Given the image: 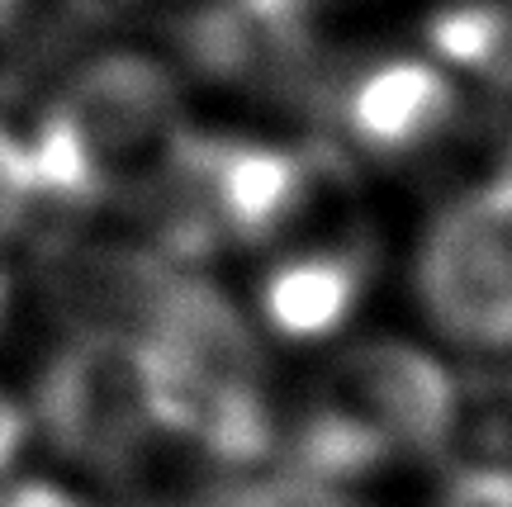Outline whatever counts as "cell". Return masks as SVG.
Instances as JSON below:
<instances>
[{
    "mask_svg": "<svg viewBox=\"0 0 512 507\" xmlns=\"http://www.w3.org/2000/svg\"><path fill=\"white\" fill-rule=\"evenodd\" d=\"M0 507H100V503H95L81 484H72V479L19 470L15 479L0 489Z\"/></svg>",
    "mask_w": 512,
    "mask_h": 507,
    "instance_id": "cell-8",
    "label": "cell"
},
{
    "mask_svg": "<svg viewBox=\"0 0 512 507\" xmlns=\"http://www.w3.org/2000/svg\"><path fill=\"white\" fill-rule=\"evenodd\" d=\"M441 507H512V470L484 465V470L460 474Z\"/></svg>",
    "mask_w": 512,
    "mask_h": 507,
    "instance_id": "cell-10",
    "label": "cell"
},
{
    "mask_svg": "<svg viewBox=\"0 0 512 507\" xmlns=\"http://www.w3.org/2000/svg\"><path fill=\"white\" fill-rule=\"evenodd\" d=\"M427 327L465 356H512V162L465 181L413 256Z\"/></svg>",
    "mask_w": 512,
    "mask_h": 507,
    "instance_id": "cell-4",
    "label": "cell"
},
{
    "mask_svg": "<svg viewBox=\"0 0 512 507\" xmlns=\"http://www.w3.org/2000/svg\"><path fill=\"white\" fill-rule=\"evenodd\" d=\"M347 138L370 162L427 166L470 128L451 72L422 57H394L361 72L342 100Z\"/></svg>",
    "mask_w": 512,
    "mask_h": 507,
    "instance_id": "cell-6",
    "label": "cell"
},
{
    "mask_svg": "<svg viewBox=\"0 0 512 507\" xmlns=\"http://www.w3.org/2000/svg\"><path fill=\"white\" fill-rule=\"evenodd\" d=\"M29 408L34 427L91 474L133 479L166 451H190L181 403L157 351L114 323H95L62 346Z\"/></svg>",
    "mask_w": 512,
    "mask_h": 507,
    "instance_id": "cell-3",
    "label": "cell"
},
{
    "mask_svg": "<svg viewBox=\"0 0 512 507\" xmlns=\"http://www.w3.org/2000/svg\"><path fill=\"white\" fill-rule=\"evenodd\" d=\"M238 474V484L214 493L209 507H356L337 484L299 470V465H285V470L266 474V479H256V465H247Z\"/></svg>",
    "mask_w": 512,
    "mask_h": 507,
    "instance_id": "cell-7",
    "label": "cell"
},
{
    "mask_svg": "<svg viewBox=\"0 0 512 507\" xmlns=\"http://www.w3.org/2000/svg\"><path fill=\"white\" fill-rule=\"evenodd\" d=\"M375 275L370 237L318 214L299 233L261 252L252 323L285 342H332L361 313Z\"/></svg>",
    "mask_w": 512,
    "mask_h": 507,
    "instance_id": "cell-5",
    "label": "cell"
},
{
    "mask_svg": "<svg viewBox=\"0 0 512 507\" xmlns=\"http://www.w3.org/2000/svg\"><path fill=\"white\" fill-rule=\"evenodd\" d=\"M34 436V408L10 380H0V489L19 474L24 446Z\"/></svg>",
    "mask_w": 512,
    "mask_h": 507,
    "instance_id": "cell-9",
    "label": "cell"
},
{
    "mask_svg": "<svg viewBox=\"0 0 512 507\" xmlns=\"http://www.w3.org/2000/svg\"><path fill=\"white\" fill-rule=\"evenodd\" d=\"M15 10H19V0H0V24H10V19H15Z\"/></svg>",
    "mask_w": 512,
    "mask_h": 507,
    "instance_id": "cell-11",
    "label": "cell"
},
{
    "mask_svg": "<svg viewBox=\"0 0 512 507\" xmlns=\"http://www.w3.org/2000/svg\"><path fill=\"white\" fill-rule=\"evenodd\" d=\"M460 408V380L437 351L403 337L351 342L313 389L290 465L347 489L361 474L437 455Z\"/></svg>",
    "mask_w": 512,
    "mask_h": 507,
    "instance_id": "cell-2",
    "label": "cell"
},
{
    "mask_svg": "<svg viewBox=\"0 0 512 507\" xmlns=\"http://www.w3.org/2000/svg\"><path fill=\"white\" fill-rule=\"evenodd\" d=\"M43 200H152L190 143L176 81L138 53H105L24 133Z\"/></svg>",
    "mask_w": 512,
    "mask_h": 507,
    "instance_id": "cell-1",
    "label": "cell"
}]
</instances>
